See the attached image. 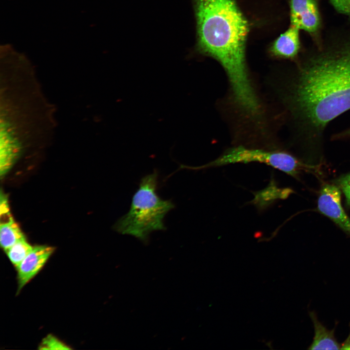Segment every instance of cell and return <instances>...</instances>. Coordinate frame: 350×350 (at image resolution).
Masks as SVG:
<instances>
[{
  "label": "cell",
  "instance_id": "1",
  "mask_svg": "<svg viewBox=\"0 0 350 350\" xmlns=\"http://www.w3.org/2000/svg\"><path fill=\"white\" fill-rule=\"evenodd\" d=\"M285 100L304 161L317 164L327 126L350 110V37L308 52L290 76Z\"/></svg>",
  "mask_w": 350,
  "mask_h": 350
},
{
  "label": "cell",
  "instance_id": "2",
  "mask_svg": "<svg viewBox=\"0 0 350 350\" xmlns=\"http://www.w3.org/2000/svg\"><path fill=\"white\" fill-rule=\"evenodd\" d=\"M55 109L24 55L14 52L1 56L0 150L19 158L26 142L52 139L57 126Z\"/></svg>",
  "mask_w": 350,
  "mask_h": 350
},
{
  "label": "cell",
  "instance_id": "3",
  "mask_svg": "<svg viewBox=\"0 0 350 350\" xmlns=\"http://www.w3.org/2000/svg\"><path fill=\"white\" fill-rule=\"evenodd\" d=\"M196 51L218 61L230 83L234 103L247 114L260 109L245 57L248 24L234 0H194Z\"/></svg>",
  "mask_w": 350,
  "mask_h": 350
},
{
  "label": "cell",
  "instance_id": "4",
  "mask_svg": "<svg viewBox=\"0 0 350 350\" xmlns=\"http://www.w3.org/2000/svg\"><path fill=\"white\" fill-rule=\"evenodd\" d=\"M158 177L155 171L141 178L129 211L114 225V228L117 232L147 242L151 232L165 229L164 218L175 205L157 194Z\"/></svg>",
  "mask_w": 350,
  "mask_h": 350
},
{
  "label": "cell",
  "instance_id": "5",
  "mask_svg": "<svg viewBox=\"0 0 350 350\" xmlns=\"http://www.w3.org/2000/svg\"><path fill=\"white\" fill-rule=\"evenodd\" d=\"M251 162L266 164L296 178H298L301 171H315V167L284 151L247 148L241 145L227 150L217 158L206 164L190 168L200 169Z\"/></svg>",
  "mask_w": 350,
  "mask_h": 350
},
{
  "label": "cell",
  "instance_id": "6",
  "mask_svg": "<svg viewBox=\"0 0 350 350\" xmlns=\"http://www.w3.org/2000/svg\"><path fill=\"white\" fill-rule=\"evenodd\" d=\"M317 209L350 237V217L342 206L338 187L329 184L323 186L319 192Z\"/></svg>",
  "mask_w": 350,
  "mask_h": 350
},
{
  "label": "cell",
  "instance_id": "7",
  "mask_svg": "<svg viewBox=\"0 0 350 350\" xmlns=\"http://www.w3.org/2000/svg\"><path fill=\"white\" fill-rule=\"evenodd\" d=\"M291 25L312 35L318 32L321 18L316 0H290Z\"/></svg>",
  "mask_w": 350,
  "mask_h": 350
},
{
  "label": "cell",
  "instance_id": "8",
  "mask_svg": "<svg viewBox=\"0 0 350 350\" xmlns=\"http://www.w3.org/2000/svg\"><path fill=\"white\" fill-rule=\"evenodd\" d=\"M54 248L47 245H37L16 268L18 271V291L40 271L52 254Z\"/></svg>",
  "mask_w": 350,
  "mask_h": 350
},
{
  "label": "cell",
  "instance_id": "9",
  "mask_svg": "<svg viewBox=\"0 0 350 350\" xmlns=\"http://www.w3.org/2000/svg\"><path fill=\"white\" fill-rule=\"evenodd\" d=\"M299 29L291 25L273 43L270 52L276 57L294 59L298 56L300 49Z\"/></svg>",
  "mask_w": 350,
  "mask_h": 350
},
{
  "label": "cell",
  "instance_id": "10",
  "mask_svg": "<svg viewBox=\"0 0 350 350\" xmlns=\"http://www.w3.org/2000/svg\"><path fill=\"white\" fill-rule=\"evenodd\" d=\"M308 314L312 321L314 335L312 343L308 350H339L341 344L338 343L335 336L336 324L332 330H329L318 319L316 313L309 311Z\"/></svg>",
  "mask_w": 350,
  "mask_h": 350
},
{
  "label": "cell",
  "instance_id": "11",
  "mask_svg": "<svg viewBox=\"0 0 350 350\" xmlns=\"http://www.w3.org/2000/svg\"><path fill=\"white\" fill-rule=\"evenodd\" d=\"M4 222L0 225V243L1 247L6 251L25 236L15 222L10 213L2 215Z\"/></svg>",
  "mask_w": 350,
  "mask_h": 350
},
{
  "label": "cell",
  "instance_id": "12",
  "mask_svg": "<svg viewBox=\"0 0 350 350\" xmlns=\"http://www.w3.org/2000/svg\"><path fill=\"white\" fill-rule=\"evenodd\" d=\"M274 185L272 181L266 188L256 192L252 203L259 209H264L276 199L287 198L292 192L289 188L280 189Z\"/></svg>",
  "mask_w": 350,
  "mask_h": 350
},
{
  "label": "cell",
  "instance_id": "13",
  "mask_svg": "<svg viewBox=\"0 0 350 350\" xmlns=\"http://www.w3.org/2000/svg\"><path fill=\"white\" fill-rule=\"evenodd\" d=\"M33 247L25 238L17 242L5 252L12 263L17 268L31 251Z\"/></svg>",
  "mask_w": 350,
  "mask_h": 350
},
{
  "label": "cell",
  "instance_id": "14",
  "mask_svg": "<svg viewBox=\"0 0 350 350\" xmlns=\"http://www.w3.org/2000/svg\"><path fill=\"white\" fill-rule=\"evenodd\" d=\"M40 350H70V348L54 336L49 334L45 337L40 345Z\"/></svg>",
  "mask_w": 350,
  "mask_h": 350
},
{
  "label": "cell",
  "instance_id": "15",
  "mask_svg": "<svg viewBox=\"0 0 350 350\" xmlns=\"http://www.w3.org/2000/svg\"><path fill=\"white\" fill-rule=\"evenodd\" d=\"M335 182L345 195L347 206L350 207V173L340 176Z\"/></svg>",
  "mask_w": 350,
  "mask_h": 350
},
{
  "label": "cell",
  "instance_id": "16",
  "mask_svg": "<svg viewBox=\"0 0 350 350\" xmlns=\"http://www.w3.org/2000/svg\"><path fill=\"white\" fill-rule=\"evenodd\" d=\"M339 13L350 18V0H328Z\"/></svg>",
  "mask_w": 350,
  "mask_h": 350
},
{
  "label": "cell",
  "instance_id": "17",
  "mask_svg": "<svg viewBox=\"0 0 350 350\" xmlns=\"http://www.w3.org/2000/svg\"><path fill=\"white\" fill-rule=\"evenodd\" d=\"M350 139V128L341 132L333 134L331 138L332 140H343Z\"/></svg>",
  "mask_w": 350,
  "mask_h": 350
},
{
  "label": "cell",
  "instance_id": "18",
  "mask_svg": "<svg viewBox=\"0 0 350 350\" xmlns=\"http://www.w3.org/2000/svg\"><path fill=\"white\" fill-rule=\"evenodd\" d=\"M341 350H350V331L345 340L341 344Z\"/></svg>",
  "mask_w": 350,
  "mask_h": 350
}]
</instances>
